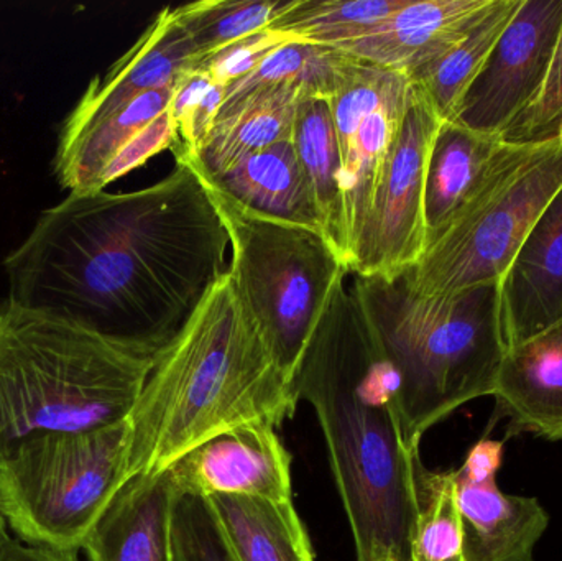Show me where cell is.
I'll list each match as a JSON object with an SVG mask.
<instances>
[{
	"mask_svg": "<svg viewBox=\"0 0 562 561\" xmlns=\"http://www.w3.org/2000/svg\"><path fill=\"white\" fill-rule=\"evenodd\" d=\"M229 234L187 164L132 193L88 191L40 214L3 260L13 305L157 358L229 272Z\"/></svg>",
	"mask_w": 562,
	"mask_h": 561,
	"instance_id": "cell-1",
	"label": "cell"
},
{
	"mask_svg": "<svg viewBox=\"0 0 562 561\" xmlns=\"http://www.w3.org/2000/svg\"><path fill=\"white\" fill-rule=\"evenodd\" d=\"M293 389L323 430L356 561H412L422 457L403 435L398 372L346 280L311 333Z\"/></svg>",
	"mask_w": 562,
	"mask_h": 561,
	"instance_id": "cell-2",
	"label": "cell"
},
{
	"mask_svg": "<svg viewBox=\"0 0 562 561\" xmlns=\"http://www.w3.org/2000/svg\"><path fill=\"white\" fill-rule=\"evenodd\" d=\"M297 404L293 382L227 272L155 358L128 417V476L168 470L207 438L240 425L279 428Z\"/></svg>",
	"mask_w": 562,
	"mask_h": 561,
	"instance_id": "cell-3",
	"label": "cell"
},
{
	"mask_svg": "<svg viewBox=\"0 0 562 561\" xmlns=\"http://www.w3.org/2000/svg\"><path fill=\"white\" fill-rule=\"evenodd\" d=\"M400 378L398 414L406 444L459 407L494 394L507 345L498 283L442 296L413 292L403 276L353 277Z\"/></svg>",
	"mask_w": 562,
	"mask_h": 561,
	"instance_id": "cell-4",
	"label": "cell"
},
{
	"mask_svg": "<svg viewBox=\"0 0 562 561\" xmlns=\"http://www.w3.org/2000/svg\"><path fill=\"white\" fill-rule=\"evenodd\" d=\"M155 358L0 300V460L35 435L131 417Z\"/></svg>",
	"mask_w": 562,
	"mask_h": 561,
	"instance_id": "cell-5",
	"label": "cell"
},
{
	"mask_svg": "<svg viewBox=\"0 0 562 561\" xmlns=\"http://www.w3.org/2000/svg\"><path fill=\"white\" fill-rule=\"evenodd\" d=\"M562 190V135L504 141L451 220L429 237L403 279L423 296L495 285L541 214Z\"/></svg>",
	"mask_w": 562,
	"mask_h": 561,
	"instance_id": "cell-6",
	"label": "cell"
},
{
	"mask_svg": "<svg viewBox=\"0 0 562 561\" xmlns=\"http://www.w3.org/2000/svg\"><path fill=\"white\" fill-rule=\"evenodd\" d=\"M128 418L85 431L35 435L0 460V514L26 546L79 552L128 480Z\"/></svg>",
	"mask_w": 562,
	"mask_h": 561,
	"instance_id": "cell-7",
	"label": "cell"
},
{
	"mask_svg": "<svg viewBox=\"0 0 562 561\" xmlns=\"http://www.w3.org/2000/svg\"><path fill=\"white\" fill-rule=\"evenodd\" d=\"M207 191L229 234L234 289L293 382L311 333L349 270L319 231L254 216Z\"/></svg>",
	"mask_w": 562,
	"mask_h": 561,
	"instance_id": "cell-8",
	"label": "cell"
},
{
	"mask_svg": "<svg viewBox=\"0 0 562 561\" xmlns=\"http://www.w3.org/2000/svg\"><path fill=\"white\" fill-rule=\"evenodd\" d=\"M412 79L406 72L382 68L340 55L326 101L333 112L342 161L349 266L353 247L369 220L382 187L403 115Z\"/></svg>",
	"mask_w": 562,
	"mask_h": 561,
	"instance_id": "cell-9",
	"label": "cell"
},
{
	"mask_svg": "<svg viewBox=\"0 0 562 561\" xmlns=\"http://www.w3.org/2000/svg\"><path fill=\"white\" fill-rule=\"evenodd\" d=\"M441 122L435 105L412 82L402 127L369 220L353 247L349 273L396 279L425 253L426 168Z\"/></svg>",
	"mask_w": 562,
	"mask_h": 561,
	"instance_id": "cell-10",
	"label": "cell"
},
{
	"mask_svg": "<svg viewBox=\"0 0 562 561\" xmlns=\"http://www.w3.org/2000/svg\"><path fill=\"white\" fill-rule=\"evenodd\" d=\"M561 26L562 0H521L454 121L504 138L540 92Z\"/></svg>",
	"mask_w": 562,
	"mask_h": 561,
	"instance_id": "cell-11",
	"label": "cell"
},
{
	"mask_svg": "<svg viewBox=\"0 0 562 561\" xmlns=\"http://www.w3.org/2000/svg\"><path fill=\"white\" fill-rule=\"evenodd\" d=\"M180 493L293 500L291 455L267 424L240 425L207 438L170 468Z\"/></svg>",
	"mask_w": 562,
	"mask_h": 561,
	"instance_id": "cell-12",
	"label": "cell"
},
{
	"mask_svg": "<svg viewBox=\"0 0 562 561\" xmlns=\"http://www.w3.org/2000/svg\"><path fill=\"white\" fill-rule=\"evenodd\" d=\"M494 0H405L389 19L334 52L406 75L461 40Z\"/></svg>",
	"mask_w": 562,
	"mask_h": 561,
	"instance_id": "cell-13",
	"label": "cell"
},
{
	"mask_svg": "<svg viewBox=\"0 0 562 561\" xmlns=\"http://www.w3.org/2000/svg\"><path fill=\"white\" fill-rule=\"evenodd\" d=\"M498 299L507 348L562 318V190L502 277Z\"/></svg>",
	"mask_w": 562,
	"mask_h": 561,
	"instance_id": "cell-14",
	"label": "cell"
},
{
	"mask_svg": "<svg viewBox=\"0 0 562 561\" xmlns=\"http://www.w3.org/2000/svg\"><path fill=\"white\" fill-rule=\"evenodd\" d=\"M170 471L128 478L82 542L88 561H173Z\"/></svg>",
	"mask_w": 562,
	"mask_h": 561,
	"instance_id": "cell-15",
	"label": "cell"
},
{
	"mask_svg": "<svg viewBox=\"0 0 562 561\" xmlns=\"http://www.w3.org/2000/svg\"><path fill=\"white\" fill-rule=\"evenodd\" d=\"M492 397L508 437L562 441V318L507 348Z\"/></svg>",
	"mask_w": 562,
	"mask_h": 561,
	"instance_id": "cell-16",
	"label": "cell"
},
{
	"mask_svg": "<svg viewBox=\"0 0 562 561\" xmlns=\"http://www.w3.org/2000/svg\"><path fill=\"white\" fill-rule=\"evenodd\" d=\"M194 56L190 36L171 15V7H167L104 76H95L89 82L66 124L98 121L145 92L177 85Z\"/></svg>",
	"mask_w": 562,
	"mask_h": 561,
	"instance_id": "cell-17",
	"label": "cell"
},
{
	"mask_svg": "<svg viewBox=\"0 0 562 561\" xmlns=\"http://www.w3.org/2000/svg\"><path fill=\"white\" fill-rule=\"evenodd\" d=\"M200 178L254 216L321 233L313 190L291 141L247 155L216 177Z\"/></svg>",
	"mask_w": 562,
	"mask_h": 561,
	"instance_id": "cell-18",
	"label": "cell"
},
{
	"mask_svg": "<svg viewBox=\"0 0 562 561\" xmlns=\"http://www.w3.org/2000/svg\"><path fill=\"white\" fill-rule=\"evenodd\" d=\"M456 497L462 561H535V549L550 527V516L537 497L505 494L498 484L474 486L458 476Z\"/></svg>",
	"mask_w": 562,
	"mask_h": 561,
	"instance_id": "cell-19",
	"label": "cell"
},
{
	"mask_svg": "<svg viewBox=\"0 0 562 561\" xmlns=\"http://www.w3.org/2000/svg\"><path fill=\"white\" fill-rule=\"evenodd\" d=\"M303 96V88L290 85L244 99L221 112L206 141L194 154L177 157L178 164H187L200 177H216L247 155L291 141Z\"/></svg>",
	"mask_w": 562,
	"mask_h": 561,
	"instance_id": "cell-20",
	"label": "cell"
},
{
	"mask_svg": "<svg viewBox=\"0 0 562 561\" xmlns=\"http://www.w3.org/2000/svg\"><path fill=\"white\" fill-rule=\"evenodd\" d=\"M291 142L313 190L321 233L347 267L349 246L344 210L342 161L333 112L326 99L316 96L300 99Z\"/></svg>",
	"mask_w": 562,
	"mask_h": 561,
	"instance_id": "cell-21",
	"label": "cell"
},
{
	"mask_svg": "<svg viewBox=\"0 0 562 561\" xmlns=\"http://www.w3.org/2000/svg\"><path fill=\"white\" fill-rule=\"evenodd\" d=\"M237 561H314L293 500L207 497Z\"/></svg>",
	"mask_w": 562,
	"mask_h": 561,
	"instance_id": "cell-22",
	"label": "cell"
},
{
	"mask_svg": "<svg viewBox=\"0 0 562 561\" xmlns=\"http://www.w3.org/2000/svg\"><path fill=\"white\" fill-rule=\"evenodd\" d=\"M502 142L504 138L482 134L459 121L441 122L426 168L425 223L428 239L468 200Z\"/></svg>",
	"mask_w": 562,
	"mask_h": 561,
	"instance_id": "cell-23",
	"label": "cell"
},
{
	"mask_svg": "<svg viewBox=\"0 0 562 561\" xmlns=\"http://www.w3.org/2000/svg\"><path fill=\"white\" fill-rule=\"evenodd\" d=\"M521 0H494L482 19L441 55L409 72L442 121H454L465 92L487 61Z\"/></svg>",
	"mask_w": 562,
	"mask_h": 561,
	"instance_id": "cell-24",
	"label": "cell"
},
{
	"mask_svg": "<svg viewBox=\"0 0 562 561\" xmlns=\"http://www.w3.org/2000/svg\"><path fill=\"white\" fill-rule=\"evenodd\" d=\"M405 0H290L270 30L334 48L392 16Z\"/></svg>",
	"mask_w": 562,
	"mask_h": 561,
	"instance_id": "cell-25",
	"label": "cell"
},
{
	"mask_svg": "<svg viewBox=\"0 0 562 561\" xmlns=\"http://www.w3.org/2000/svg\"><path fill=\"white\" fill-rule=\"evenodd\" d=\"M416 526L412 561H451L462 553V520L454 471L415 468Z\"/></svg>",
	"mask_w": 562,
	"mask_h": 561,
	"instance_id": "cell-26",
	"label": "cell"
},
{
	"mask_svg": "<svg viewBox=\"0 0 562 561\" xmlns=\"http://www.w3.org/2000/svg\"><path fill=\"white\" fill-rule=\"evenodd\" d=\"M283 5L281 0H201L171 7V15L190 36L198 59L269 29Z\"/></svg>",
	"mask_w": 562,
	"mask_h": 561,
	"instance_id": "cell-27",
	"label": "cell"
},
{
	"mask_svg": "<svg viewBox=\"0 0 562 561\" xmlns=\"http://www.w3.org/2000/svg\"><path fill=\"white\" fill-rule=\"evenodd\" d=\"M173 561H237L210 500L180 493L171 513Z\"/></svg>",
	"mask_w": 562,
	"mask_h": 561,
	"instance_id": "cell-28",
	"label": "cell"
},
{
	"mask_svg": "<svg viewBox=\"0 0 562 561\" xmlns=\"http://www.w3.org/2000/svg\"><path fill=\"white\" fill-rule=\"evenodd\" d=\"M562 135V26L550 69L535 101L504 135V141L541 142Z\"/></svg>",
	"mask_w": 562,
	"mask_h": 561,
	"instance_id": "cell-29",
	"label": "cell"
},
{
	"mask_svg": "<svg viewBox=\"0 0 562 561\" xmlns=\"http://www.w3.org/2000/svg\"><path fill=\"white\" fill-rule=\"evenodd\" d=\"M290 40H294L293 36L267 29L237 40L203 58L194 59L190 69L206 72L214 81L229 86L231 82L250 75L270 53Z\"/></svg>",
	"mask_w": 562,
	"mask_h": 561,
	"instance_id": "cell-30",
	"label": "cell"
},
{
	"mask_svg": "<svg viewBox=\"0 0 562 561\" xmlns=\"http://www.w3.org/2000/svg\"><path fill=\"white\" fill-rule=\"evenodd\" d=\"M504 441L484 440L477 441L469 450L464 464L456 471L458 480L474 486H488L497 484V474L504 461Z\"/></svg>",
	"mask_w": 562,
	"mask_h": 561,
	"instance_id": "cell-31",
	"label": "cell"
},
{
	"mask_svg": "<svg viewBox=\"0 0 562 561\" xmlns=\"http://www.w3.org/2000/svg\"><path fill=\"white\" fill-rule=\"evenodd\" d=\"M0 561H79L78 552L26 546L9 534L0 539Z\"/></svg>",
	"mask_w": 562,
	"mask_h": 561,
	"instance_id": "cell-32",
	"label": "cell"
},
{
	"mask_svg": "<svg viewBox=\"0 0 562 561\" xmlns=\"http://www.w3.org/2000/svg\"><path fill=\"white\" fill-rule=\"evenodd\" d=\"M5 519H3L2 514H0V539H2L3 536H5Z\"/></svg>",
	"mask_w": 562,
	"mask_h": 561,
	"instance_id": "cell-33",
	"label": "cell"
},
{
	"mask_svg": "<svg viewBox=\"0 0 562 561\" xmlns=\"http://www.w3.org/2000/svg\"><path fill=\"white\" fill-rule=\"evenodd\" d=\"M451 561H462L461 557H459V559H454V560H451Z\"/></svg>",
	"mask_w": 562,
	"mask_h": 561,
	"instance_id": "cell-34",
	"label": "cell"
}]
</instances>
